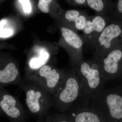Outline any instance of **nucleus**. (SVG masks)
<instances>
[{
    "instance_id": "obj_24",
    "label": "nucleus",
    "mask_w": 122,
    "mask_h": 122,
    "mask_svg": "<svg viewBox=\"0 0 122 122\" xmlns=\"http://www.w3.org/2000/svg\"><path fill=\"white\" fill-rule=\"evenodd\" d=\"M118 122H122V119H121V120H120V121H119Z\"/></svg>"
},
{
    "instance_id": "obj_7",
    "label": "nucleus",
    "mask_w": 122,
    "mask_h": 122,
    "mask_svg": "<svg viewBox=\"0 0 122 122\" xmlns=\"http://www.w3.org/2000/svg\"><path fill=\"white\" fill-rule=\"evenodd\" d=\"M94 56L98 61L106 82L122 78V46L114 48L100 56Z\"/></svg>"
},
{
    "instance_id": "obj_18",
    "label": "nucleus",
    "mask_w": 122,
    "mask_h": 122,
    "mask_svg": "<svg viewBox=\"0 0 122 122\" xmlns=\"http://www.w3.org/2000/svg\"><path fill=\"white\" fill-rule=\"evenodd\" d=\"M111 17H115L122 20V0H118L116 12L112 14Z\"/></svg>"
},
{
    "instance_id": "obj_3",
    "label": "nucleus",
    "mask_w": 122,
    "mask_h": 122,
    "mask_svg": "<svg viewBox=\"0 0 122 122\" xmlns=\"http://www.w3.org/2000/svg\"><path fill=\"white\" fill-rule=\"evenodd\" d=\"M80 79L82 86V101L88 105L92 97L105 88L106 82L103 77L97 59L93 56L88 60L83 59L73 67Z\"/></svg>"
},
{
    "instance_id": "obj_16",
    "label": "nucleus",
    "mask_w": 122,
    "mask_h": 122,
    "mask_svg": "<svg viewBox=\"0 0 122 122\" xmlns=\"http://www.w3.org/2000/svg\"><path fill=\"white\" fill-rule=\"evenodd\" d=\"M38 122H71L66 113H49L45 117L39 120Z\"/></svg>"
},
{
    "instance_id": "obj_14",
    "label": "nucleus",
    "mask_w": 122,
    "mask_h": 122,
    "mask_svg": "<svg viewBox=\"0 0 122 122\" xmlns=\"http://www.w3.org/2000/svg\"><path fill=\"white\" fill-rule=\"evenodd\" d=\"M35 55L31 57L28 61L29 70L25 75H28L35 72L47 64L49 61L51 54L47 50L39 48L35 51Z\"/></svg>"
},
{
    "instance_id": "obj_20",
    "label": "nucleus",
    "mask_w": 122,
    "mask_h": 122,
    "mask_svg": "<svg viewBox=\"0 0 122 122\" xmlns=\"http://www.w3.org/2000/svg\"><path fill=\"white\" fill-rule=\"evenodd\" d=\"M20 1L22 4L23 10L25 12L30 13L32 8L29 0H20Z\"/></svg>"
},
{
    "instance_id": "obj_23",
    "label": "nucleus",
    "mask_w": 122,
    "mask_h": 122,
    "mask_svg": "<svg viewBox=\"0 0 122 122\" xmlns=\"http://www.w3.org/2000/svg\"><path fill=\"white\" fill-rule=\"evenodd\" d=\"M2 110H1V109L0 108V113H2Z\"/></svg>"
},
{
    "instance_id": "obj_15",
    "label": "nucleus",
    "mask_w": 122,
    "mask_h": 122,
    "mask_svg": "<svg viewBox=\"0 0 122 122\" xmlns=\"http://www.w3.org/2000/svg\"><path fill=\"white\" fill-rule=\"evenodd\" d=\"M87 6L95 11L96 14L110 16L107 0H86Z\"/></svg>"
},
{
    "instance_id": "obj_10",
    "label": "nucleus",
    "mask_w": 122,
    "mask_h": 122,
    "mask_svg": "<svg viewBox=\"0 0 122 122\" xmlns=\"http://www.w3.org/2000/svg\"><path fill=\"white\" fill-rule=\"evenodd\" d=\"M61 32L63 40L69 48L68 50L71 66L73 67L76 66L83 59V39L77 33L65 26L62 27Z\"/></svg>"
},
{
    "instance_id": "obj_21",
    "label": "nucleus",
    "mask_w": 122,
    "mask_h": 122,
    "mask_svg": "<svg viewBox=\"0 0 122 122\" xmlns=\"http://www.w3.org/2000/svg\"><path fill=\"white\" fill-rule=\"evenodd\" d=\"M71 4L76 6H87L86 0H68Z\"/></svg>"
},
{
    "instance_id": "obj_22",
    "label": "nucleus",
    "mask_w": 122,
    "mask_h": 122,
    "mask_svg": "<svg viewBox=\"0 0 122 122\" xmlns=\"http://www.w3.org/2000/svg\"><path fill=\"white\" fill-rule=\"evenodd\" d=\"M118 81H120V83L118 85L121 87V89L122 90V78L120 79V80H119Z\"/></svg>"
},
{
    "instance_id": "obj_1",
    "label": "nucleus",
    "mask_w": 122,
    "mask_h": 122,
    "mask_svg": "<svg viewBox=\"0 0 122 122\" xmlns=\"http://www.w3.org/2000/svg\"><path fill=\"white\" fill-rule=\"evenodd\" d=\"M88 105L103 122H118L122 119V90L118 85L105 88L92 97Z\"/></svg>"
},
{
    "instance_id": "obj_11",
    "label": "nucleus",
    "mask_w": 122,
    "mask_h": 122,
    "mask_svg": "<svg viewBox=\"0 0 122 122\" xmlns=\"http://www.w3.org/2000/svg\"><path fill=\"white\" fill-rule=\"evenodd\" d=\"M66 114L71 122H103L89 105L74 107Z\"/></svg>"
},
{
    "instance_id": "obj_9",
    "label": "nucleus",
    "mask_w": 122,
    "mask_h": 122,
    "mask_svg": "<svg viewBox=\"0 0 122 122\" xmlns=\"http://www.w3.org/2000/svg\"><path fill=\"white\" fill-rule=\"evenodd\" d=\"M111 19L110 16L99 14L89 16L81 36L84 45L92 49L98 37L110 22Z\"/></svg>"
},
{
    "instance_id": "obj_6",
    "label": "nucleus",
    "mask_w": 122,
    "mask_h": 122,
    "mask_svg": "<svg viewBox=\"0 0 122 122\" xmlns=\"http://www.w3.org/2000/svg\"><path fill=\"white\" fill-rule=\"evenodd\" d=\"M93 46V56L99 57L114 48L122 46V20L111 17Z\"/></svg>"
},
{
    "instance_id": "obj_4",
    "label": "nucleus",
    "mask_w": 122,
    "mask_h": 122,
    "mask_svg": "<svg viewBox=\"0 0 122 122\" xmlns=\"http://www.w3.org/2000/svg\"><path fill=\"white\" fill-rule=\"evenodd\" d=\"M20 87L25 92L29 112L39 119L49 113L53 107V96L32 82L22 79Z\"/></svg>"
},
{
    "instance_id": "obj_17",
    "label": "nucleus",
    "mask_w": 122,
    "mask_h": 122,
    "mask_svg": "<svg viewBox=\"0 0 122 122\" xmlns=\"http://www.w3.org/2000/svg\"><path fill=\"white\" fill-rule=\"evenodd\" d=\"M53 0H39L38 6L39 9L43 12L47 13L49 12V5Z\"/></svg>"
},
{
    "instance_id": "obj_8",
    "label": "nucleus",
    "mask_w": 122,
    "mask_h": 122,
    "mask_svg": "<svg viewBox=\"0 0 122 122\" xmlns=\"http://www.w3.org/2000/svg\"><path fill=\"white\" fill-rule=\"evenodd\" d=\"M0 108L13 122H25V109L17 98L0 86Z\"/></svg>"
},
{
    "instance_id": "obj_5",
    "label": "nucleus",
    "mask_w": 122,
    "mask_h": 122,
    "mask_svg": "<svg viewBox=\"0 0 122 122\" xmlns=\"http://www.w3.org/2000/svg\"><path fill=\"white\" fill-rule=\"evenodd\" d=\"M66 73L65 71L46 64L35 72L25 75L22 79L35 83L53 96L63 83Z\"/></svg>"
},
{
    "instance_id": "obj_19",
    "label": "nucleus",
    "mask_w": 122,
    "mask_h": 122,
    "mask_svg": "<svg viewBox=\"0 0 122 122\" xmlns=\"http://www.w3.org/2000/svg\"><path fill=\"white\" fill-rule=\"evenodd\" d=\"M13 30L10 28H0V37L7 38L9 37L13 34Z\"/></svg>"
},
{
    "instance_id": "obj_12",
    "label": "nucleus",
    "mask_w": 122,
    "mask_h": 122,
    "mask_svg": "<svg viewBox=\"0 0 122 122\" xmlns=\"http://www.w3.org/2000/svg\"><path fill=\"white\" fill-rule=\"evenodd\" d=\"M22 80L19 69L13 62H7L0 66V86L10 85L19 86Z\"/></svg>"
},
{
    "instance_id": "obj_2",
    "label": "nucleus",
    "mask_w": 122,
    "mask_h": 122,
    "mask_svg": "<svg viewBox=\"0 0 122 122\" xmlns=\"http://www.w3.org/2000/svg\"><path fill=\"white\" fill-rule=\"evenodd\" d=\"M82 95L81 82L73 67L66 72L63 83L53 96V107L58 112L66 113L73 107L83 104Z\"/></svg>"
},
{
    "instance_id": "obj_13",
    "label": "nucleus",
    "mask_w": 122,
    "mask_h": 122,
    "mask_svg": "<svg viewBox=\"0 0 122 122\" xmlns=\"http://www.w3.org/2000/svg\"><path fill=\"white\" fill-rule=\"evenodd\" d=\"M89 16L85 11L72 10L66 12L64 18L68 25L67 28L78 33L83 30Z\"/></svg>"
}]
</instances>
